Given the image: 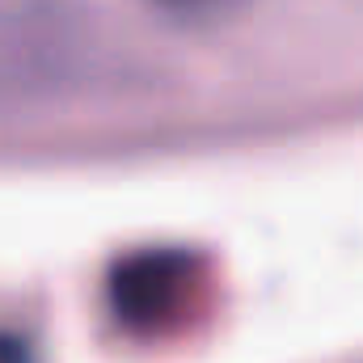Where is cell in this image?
<instances>
[{"mask_svg": "<svg viewBox=\"0 0 363 363\" xmlns=\"http://www.w3.org/2000/svg\"><path fill=\"white\" fill-rule=\"evenodd\" d=\"M199 283L194 262H186L178 254L165 258H144V262H127V271L118 279V304L127 321H152V325H169L182 317V296H190Z\"/></svg>", "mask_w": 363, "mask_h": 363, "instance_id": "obj_1", "label": "cell"}, {"mask_svg": "<svg viewBox=\"0 0 363 363\" xmlns=\"http://www.w3.org/2000/svg\"><path fill=\"white\" fill-rule=\"evenodd\" d=\"M152 4L182 26H211V21H228L250 0H152Z\"/></svg>", "mask_w": 363, "mask_h": 363, "instance_id": "obj_2", "label": "cell"}]
</instances>
